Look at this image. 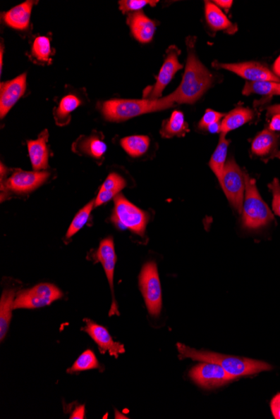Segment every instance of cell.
<instances>
[{"mask_svg": "<svg viewBox=\"0 0 280 419\" xmlns=\"http://www.w3.org/2000/svg\"><path fill=\"white\" fill-rule=\"evenodd\" d=\"M82 105V101L75 94H68L62 97L59 106L54 111L56 122L60 126H64L71 121V114Z\"/></svg>", "mask_w": 280, "mask_h": 419, "instance_id": "cell-27", "label": "cell"}, {"mask_svg": "<svg viewBox=\"0 0 280 419\" xmlns=\"http://www.w3.org/2000/svg\"><path fill=\"white\" fill-rule=\"evenodd\" d=\"M188 57L182 82L176 89L167 96V99L176 104H194L210 89L213 77L210 71L195 55L194 42L188 39Z\"/></svg>", "mask_w": 280, "mask_h": 419, "instance_id": "cell-1", "label": "cell"}, {"mask_svg": "<svg viewBox=\"0 0 280 419\" xmlns=\"http://www.w3.org/2000/svg\"><path fill=\"white\" fill-rule=\"evenodd\" d=\"M62 296L63 294L56 285L49 283L39 284L33 288L24 289L18 293L14 301V310L42 308L59 300Z\"/></svg>", "mask_w": 280, "mask_h": 419, "instance_id": "cell-8", "label": "cell"}, {"mask_svg": "<svg viewBox=\"0 0 280 419\" xmlns=\"http://www.w3.org/2000/svg\"><path fill=\"white\" fill-rule=\"evenodd\" d=\"M276 114H280V105H274L269 106V108H268V115H274Z\"/></svg>", "mask_w": 280, "mask_h": 419, "instance_id": "cell-41", "label": "cell"}, {"mask_svg": "<svg viewBox=\"0 0 280 419\" xmlns=\"http://www.w3.org/2000/svg\"><path fill=\"white\" fill-rule=\"evenodd\" d=\"M280 142V136L269 129H264L253 139L251 151L260 158H268L276 153Z\"/></svg>", "mask_w": 280, "mask_h": 419, "instance_id": "cell-19", "label": "cell"}, {"mask_svg": "<svg viewBox=\"0 0 280 419\" xmlns=\"http://www.w3.org/2000/svg\"><path fill=\"white\" fill-rule=\"evenodd\" d=\"M149 217L147 213L128 201L122 194L114 198L112 221L119 229H128L133 233L144 236Z\"/></svg>", "mask_w": 280, "mask_h": 419, "instance_id": "cell-5", "label": "cell"}, {"mask_svg": "<svg viewBox=\"0 0 280 419\" xmlns=\"http://www.w3.org/2000/svg\"><path fill=\"white\" fill-rule=\"evenodd\" d=\"M177 349L181 359L190 358L194 361H199V362L219 364L234 379L243 376L255 375V374L270 371V370L273 369L272 365L261 362V361L226 356L211 351H197L181 344V343H178Z\"/></svg>", "mask_w": 280, "mask_h": 419, "instance_id": "cell-2", "label": "cell"}, {"mask_svg": "<svg viewBox=\"0 0 280 419\" xmlns=\"http://www.w3.org/2000/svg\"><path fill=\"white\" fill-rule=\"evenodd\" d=\"M85 417V406L82 405L79 406L77 408L74 410V412L71 416V418H80L83 419Z\"/></svg>", "mask_w": 280, "mask_h": 419, "instance_id": "cell-39", "label": "cell"}, {"mask_svg": "<svg viewBox=\"0 0 280 419\" xmlns=\"http://www.w3.org/2000/svg\"><path fill=\"white\" fill-rule=\"evenodd\" d=\"M127 23L130 25L133 37L138 42L146 44L152 41L157 30V25L143 12L138 11L128 15Z\"/></svg>", "mask_w": 280, "mask_h": 419, "instance_id": "cell-16", "label": "cell"}, {"mask_svg": "<svg viewBox=\"0 0 280 419\" xmlns=\"http://www.w3.org/2000/svg\"><path fill=\"white\" fill-rule=\"evenodd\" d=\"M206 20L210 28L215 31H225L226 33L234 34L237 31L235 25L229 20L221 8L213 2L205 4Z\"/></svg>", "mask_w": 280, "mask_h": 419, "instance_id": "cell-20", "label": "cell"}, {"mask_svg": "<svg viewBox=\"0 0 280 419\" xmlns=\"http://www.w3.org/2000/svg\"><path fill=\"white\" fill-rule=\"evenodd\" d=\"M217 68L232 71L239 77L251 82H275L280 83V78L265 65L259 62H243V63H213Z\"/></svg>", "mask_w": 280, "mask_h": 419, "instance_id": "cell-12", "label": "cell"}, {"mask_svg": "<svg viewBox=\"0 0 280 419\" xmlns=\"http://www.w3.org/2000/svg\"><path fill=\"white\" fill-rule=\"evenodd\" d=\"M122 148L133 158H139L148 151L150 140L147 136H130L123 138Z\"/></svg>", "mask_w": 280, "mask_h": 419, "instance_id": "cell-29", "label": "cell"}, {"mask_svg": "<svg viewBox=\"0 0 280 419\" xmlns=\"http://www.w3.org/2000/svg\"><path fill=\"white\" fill-rule=\"evenodd\" d=\"M34 3V1H25L4 13L3 15L4 23L16 30H28Z\"/></svg>", "mask_w": 280, "mask_h": 419, "instance_id": "cell-18", "label": "cell"}, {"mask_svg": "<svg viewBox=\"0 0 280 419\" xmlns=\"http://www.w3.org/2000/svg\"><path fill=\"white\" fill-rule=\"evenodd\" d=\"M181 54V51L175 46H171L167 49L166 56L164 58V64L158 75L157 82L154 86L150 88V90H145L144 93V99L158 100L162 98V93L178 70L183 68L178 56Z\"/></svg>", "mask_w": 280, "mask_h": 419, "instance_id": "cell-9", "label": "cell"}, {"mask_svg": "<svg viewBox=\"0 0 280 419\" xmlns=\"http://www.w3.org/2000/svg\"><path fill=\"white\" fill-rule=\"evenodd\" d=\"M157 0H121L118 1L119 10L122 11L123 14L127 13H135L140 11L145 6H157Z\"/></svg>", "mask_w": 280, "mask_h": 419, "instance_id": "cell-33", "label": "cell"}, {"mask_svg": "<svg viewBox=\"0 0 280 419\" xmlns=\"http://www.w3.org/2000/svg\"><path fill=\"white\" fill-rule=\"evenodd\" d=\"M271 411L275 419H280V392L271 401Z\"/></svg>", "mask_w": 280, "mask_h": 419, "instance_id": "cell-36", "label": "cell"}, {"mask_svg": "<svg viewBox=\"0 0 280 419\" xmlns=\"http://www.w3.org/2000/svg\"><path fill=\"white\" fill-rule=\"evenodd\" d=\"M245 196L242 211V225L244 229L255 230L268 225L274 220L273 213L262 199L256 181L245 173Z\"/></svg>", "mask_w": 280, "mask_h": 419, "instance_id": "cell-4", "label": "cell"}, {"mask_svg": "<svg viewBox=\"0 0 280 419\" xmlns=\"http://www.w3.org/2000/svg\"><path fill=\"white\" fill-rule=\"evenodd\" d=\"M269 129L272 132L280 131V114L274 115L269 123Z\"/></svg>", "mask_w": 280, "mask_h": 419, "instance_id": "cell-37", "label": "cell"}, {"mask_svg": "<svg viewBox=\"0 0 280 419\" xmlns=\"http://www.w3.org/2000/svg\"><path fill=\"white\" fill-rule=\"evenodd\" d=\"M49 177L50 173L47 171L26 172L19 169L2 182L1 189L19 194H28L41 187Z\"/></svg>", "mask_w": 280, "mask_h": 419, "instance_id": "cell-11", "label": "cell"}, {"mask_svg": "<svg viewBox=\"0 0 280 419\" xmlns=\"http://www.w3.org/2000/svg\"><path fill=\"white\" fill-rule=\"evenodd\" d=\"M189 376L199 387L205 389H217L234 379L219 364L207 362L195 365Z\"/></svg>", "mask_w": 280, "mask_h": 419, "instance_id": "cell-10", "label": "cell"}, {"mask_svg": "<svg viewBox=\"0 0 280 419\" xmlns=\"http://www.w3.org/2000/svg\"><path fill=\"white\" fill-rule=\"evenodd\" d=\"M15 289H6L3 292L0 300V338L1 341L6 337L8 325L12 318V310H14L16 300Z\"/></svg>", "mask_w": 280, "mask_h": 419, "instance_id": "cell-26", "label": "cell"}, {"mask_svg": "<svg viewBox=\"0 0 280 419\" xmlns=\"http://www.w3.org/2000/svg\"><path fill=\"white\" fill-rule=\"evenodd\" d=\"M255 118V113L248 108H238L226 115L221 123V135H228L229 132L236 130L244 124L250 122Z\"/></svg>", "mask_w": 280, "mask_h": 419, "instance_id": "cell-22", "label": "cell"}, {"mask_svg": "<svg viewBox=\"0 0 280 419\" xmlns=\"http://www.w3.org/2000/svg\"><path fill=\"white\" fill-rule=\"evenodd\" d=\"M100 368L99 361L96 356L90 350H87L79 356L77 361L73 365V367L68 369V373H73L78 372L87 371V370L97 369Z\"/></svg>", "mask_w": 280, "mask_h": 419, "instance_id": "cell-32", "label": "cell"}, {"mask_svg": "<svg viewBox=\"0 0 280 419\" xmlns=\"http://www.w3.org/2000/svg\"><path fill=\"white\" fill-rule=\"evenodd\" d=\"M84 322L86 323V327L83 328V331L87 332L97 343L102 354L109 352L111 356L118 358L119 354L126 352L123 345L121 343L114 342L108 330L103 325L96 324L89 319L84 320Z\"/></svg>", "mask_w": 280, "mask_h": 419, "instance_id": "cell-14", "label": "cell"}, {"mask_svg": "<svg viewBox=\"0 0 280 419\" xmlns=\"http://www.w3.org/2000/svg\"><path fill=\"white\" fill-rule=\"evenodd\" d=\"M224 117H225L224 114L217 113V111L212 109H207L199 123V128H201L202 130H207V127L213 123H219L220 120Z\"/></svg>", "mask_w": 280, "mask_h": 419, "instance_id": "cell-34", "label": "cell"}, {"mask_svg": "<svg viewBox=\"0 0 280 419\" xmlns=\"http://www.w3.org/2000/svg\"><path fill=\"white\" fill-rule=\"evenodd\" d=\"M48 132L46 130L39 136L37 140L28 142L30 159L34 171L46 170L48 168Z\"/></svg>", "mask_w": 280, "mask_h": 419, "instance_id": "cell-17", "label": "cell"}, {"mask_svg": "<svg viewBox=\"0 0 280 419\" xmlns=\"http://www.w3.org/2000/svg\"><path fill=\"white\" fill-rule=\"evenodd\" d=\"M274 73L277 75L278 77L280 78V56L278 57V59L275 61L274 64L273 65Z\"/></svg>", "mask_w": 280, "mask_h": 419, "instance_id": "cell-42", "label": "cell"}, {"mask_svg": "<svg viewBox=\"0 0 280 419\" xmlns=\"http://www.w3.org/2000/svg\"><path fill=\"white\" fill-rule=\"evenodd\" d=\"M53 51L51 39L48 37H35L30 48V59L35 63L48 65L52 61Z\"/></svg>", "mask_w": 280, "mask_h": 419, "instance_id": "cell-25", "label": "cell"}, {"mask_svg": "<svg viewBox=\"0 0 280 419\" xmlns=\"http://www.w3.org/2000/svg\"><path fill=\"white\" fill-rule=\"evenodd\" d=\"M188 124L181 111H173L171 118L164 121L161 129V135L164 138L174 137H182L189 132Z\"/></svg>", "mask_w": 280, "mask_h": 419, "instance_id": "cell-24", "label": "cell"}, {"mask_svg": "<svg viewBox=\"0 0 280 419\" xmlns=\"http://www.w3.org/2000/svg\"><path fill=\"white\" fill-rule=\"evenodd\" d=\"M175 104L166 97L158 100L113 99L99 104V109L109 122L122 123L140 115L172 108Z\"/></svg>", "mask_w": 280, "mask_h": 419, "instance_id": "cell-3", "label": "cell"}, {"mask_svg": "<svg viewBox=\"0 0 280 419\" xmlns=\"http://www.w3.org/2000/svg\"><path fill=\"white\" fill-rule=\"evenodd\" d=\"M243 94H259L267 96H280V83L275 82H248L243 87Z\"/></svg>", "mask_w": 280, "mask_h": 419, "instance_id": "cell-30", "label": "cell"}, {"mask_svg": "<svg viewBox=\"0 0 280 419\" xmlns=\"http://www.w3.org/2000/svg\"><path fill=\"white\" fill-rule=\"evenodd\" d=\"M139 282L150 314L157 318L162 308V291L157 265L154 262L146 263L143 266Z\"/></svg>", "mask_w": 280, "mask_h": 419, "instance_id": "cell-7", "label": "cell"}, {"mask_svg": "<svg viewBox=\"0 0 280 419\" xmlns=\"http://www.w3.org/2000/svg\"><path fill=\"white\" fill-rule=\"evenodd\" d=\"M269 188L273 194V211L275 215L280 217V182L277 178L271 182Z\"/></svg>", "mask_w": 280, "mask_h": 419, "instance_id": "cell-35", "label": "cell"}, {"mask_svg": "<svg viewBox=\"0 0 280 419\" xmlns=\"http://www.w3.org/2000/svg\"><path fill=\"white\" fill-rule=\"evenodd\" d=\"M26 73L0 85V115L3 119L26 91Z\"/></svg>", "mask_w": 280, "mask_h": 419, "instance_id": "cell-13", "label": "cell"}, {"mask_svg": "<svg viewBox=\"0 0 280 419\" xmlns=\"http://www.w3.org/2000/svg\"><path fill=\"white\" fill-rule=\"evenodd\" d=\"M95 207V200H92V201L89 202L86 206H84L81 211L77 213V215L75 216L72 224H71L69 227L68 233L66 234V238H72L73 235L77 234L78 232L87 224L88 218L90 217L92 209Z\"/></svg>", "mask_w": 280, "mask_h": 419, "instance_id": "cell-31", "label": "cell"}, {"mask_svg": "<svg viewBox=\"0 0 280 419\" xmlns=\"http://www.w3.org/2000/svg\"><path fill=\"white\" fill-rule=\"evenodd\" d=\"M216 4V6H219L221 10L224 8L226 12H229L231 7L233 6L232 0H216V1L213 2Z\"/></svg>", "mask_w": 280, "mask_h": 419, "instance_id": "cell-38", "label": "cell"}, {"mask_svg": "<svg viewBox=\"0 0 280 419\" xmlns=\"http://www.w3.org/2000/svg\"><path fill=\"white\" fill-rule=\"evenodd\" d=\"M106 149L108 146L104 142L103 137L99 135L82 137L74 146V149L78 150L79 153L86 154L95 159L103 158Z\"/></svg>", "mask_w": 280, "mask_h": 419, "instance_id": "cell-23", "label": "cell"}, {"mask_svg": "<svg viewBox=\"0 0 280 419\" xmlns=\"http://www.w3.org/2000/svg\"><path fill=\"white\" fill-rule=\"evenodd\" d=\"M96 258L97 260L101 262L102 265H103L105 274L109 280L110 288L112 289L113 303L112 306H111L109 315H119L114 294V275L115 265H116L117 261V256L116 253H115L113 238L109 237L102 240L99 248L97 249L96 254Z\"/></svg>", "mask_w": 280, "mask_h": 419, "instance_id": "cell-15", "label": "cell"}, {"mask_svg": "<svg viewBox=\"0 0 280 419\" xmlns=\"http://www.w3.org/2000/svg\"><path fill=\"white\" fill-rule=\"evenodd\" d=\"M127 184L126 180L116 173H110L106 178L95 199V207L100 206L110 201L111 199L116 197Z\"/></svg>", "mask_w": 280, "mask_h": 419, "instance_id": "cell-21", "label": "cell"}, {"mask_svg": "<svg viewBox=\"0 0 280 419\" xmlns=\"http://www.w3.org/2000/svg\"><path fill=\"white\" fill-rule=\"evenodd\" d=\"M207 131L211 133H221V123H216L207 127Z\"/></svg>", "mask_w": 280, "mask_h": 419, "instance_id": "cell-40", "label": "cell"}, {"mask_svg": "<svg viewBox=\"0 0 280 419\" xmlns=\"http://www.w3.org/2000/svg\"><path fill=\"white\" fill-rule=\"evenodd\" d=\"M229 144L230 141L226 139V135H221L219 145H217L214 153L212 156L210 162H209V166H210L216 177L219 178V181H220L222 173L224 170Z\"/></svg>", "mask_w": 280, "mask_h": 419, "instance_id": "cell-28", "label": "cell"}, {"mask_svg": "<svg viewBox=\"0 0 280 419\" xmlns=\"http://www.w3.org/2000/svg\"><path fill=\"white\" fill-rule=\"evenodd\" d=\"M219 182L230 204L235 211L241 213L245 196V173L242 171L233 158L226 161Z\"/></svg>", "mask_w": 280, "mask_h": 419, "instance_id": "cell-6", "label": "cell"}]
</instances>
